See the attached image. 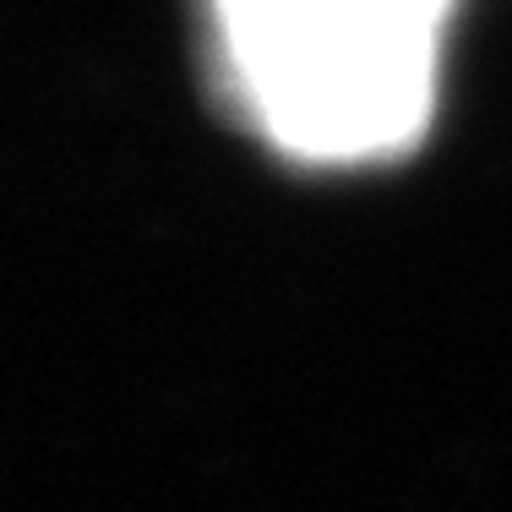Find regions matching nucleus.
Segmentation results:
<instances>
[{"label": "nucleus", "instance_id": "f257e3e1", "mask_svg": "<svg viewBox=\"0 0 512 512\" xmlns=\"http://www.w3.org/2000/svg\"><path fill=\"white\" fill-rule=\"evenodd\" d=\"M218 99L306 164L414 148L447 0H197Z\"/></svg>", "mask_w": 512, "mask_h": 512}]
</instances>
